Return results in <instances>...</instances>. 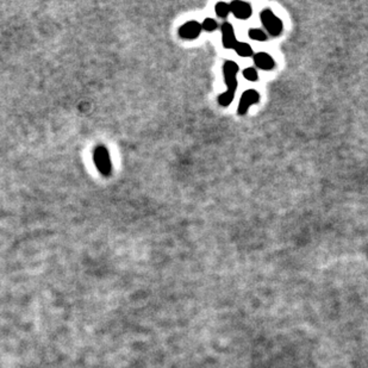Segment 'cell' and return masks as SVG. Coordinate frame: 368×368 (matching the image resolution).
Here are the masks:
<instances>
[{
	"label": "cell",
	"mask_w": 368,
	"mask_h": 368,
	"mask_svg": "<svg viewBox=\"0 0 368 368\" xmlns=\"http://www.w3.org/2000/svg\"><path fill=\"white\" fill-rule=\"evenodd\" d=\"M93 160H94L95 166H97L98 170L100 174L104 177H108L112 172V165H111L110 155H108V150L104 146H98L93 153Z\"/></svg>",
	"instance_id": "obj_2"
},
{
	"label": "cell",
	"mask_w": 368,
	"mask_h": 368,
	"mask_svg": "<svg viewBox=\"0 0 368 368\" xmlns=\"http://www.w3.org/2000/svg\"><path fill=\"white\" fill-rule=\"evenodd\" d=\"M260 100V93L255 90H248L243 92L241 95L240 103H238L237 112L240 116H245L248 112L249 107L254 104H258Z\"/></svg>",
	"instance_id": "obj_4"
},
{
	"label": "cell",
	"mask_w": 368,
	"mask_h": 368,
	"mask_svg": "<svg viewBox=\"0 0 368 368\" xmlns=\"http://www.w3.org/2000/svg\"><path fill=\"white\" fill-rule=\"evenodd\" d=\"M234 98H235V93L234 92H230V91H225V92L221 93V95H219V97H218L219 105L224 106V107H227V106H229L230 104L232 103Z\"/></svg>",
	"instance_id": "obj_12"
},
{
	"label": "cell",
	"mask_w": 368,
	"mask_h": 368,
	"mask_svg": "<svg viewBox=\"0 0 368 368\" xmlns=\"http://www.w3.org/2000/svg\"><path fill=\"white\" fill-rule=\"evenodd\" d=\"M242 74H243V77H245V80H248V81H258V79H259L258 71H256V68H254V67L245 68V71L242 72Z\"/></svg>",
	"instance_id": "obj_14"
},
{
	"label": "cell",
	"mask_w": 368,
	"mask_h": 368,
	"mask_svg": "<svg viewBox=\"0 0 368 368\" xmlns=\"http://www.w3.org/2000/svg\"><path fill=\"white\" fill-rule=\"evenodd\" d=\"M215 12L218 17L227 18L230 15V5L227 2H217L215 6Z\"/></svg>",
	"instance_id": "obj_11"
},
{
	"label": "cell",
	"mask_w": 368,
	"mask_h": 368,
	"mask_svg": "<svg viewBox=\"0 0 368 368\" xmlns=\"http://www.w3.org/2000/svg\"><path fill=\"white\" fill-rule=\"evenodd\" d=\"M201 23L197 20H190L179 28V36L184 40H194L201 33Z\"/></svg>",
	"instance_id": "obj_5"
},
{
	"label": "cell",
	"mask_w": 368,
	"mask_h": 368,
	"mask_svg": "<svg viewBox=\"0 0 368 368\" xmlns=\"http://www.w3.org/2000/svg\"><path fill=\"white\" fill-rule=\"evenodd\" d=\"M260 19L267 32L273 37H278L284 30L282 22L272 12L271 9H263L260 14Z\"/></svg>",
	"instance_id": "obj_1"
},
{
	"label": "cell",
	"mask_w": 368,
	"mask_h": 368,
	"mask_svg": "<svg viewBox=\"0 0 368 368\" xmlns=\"http://www.w3.org/2000/svg\"><path fill=\"white\" fill-rule=\"evenodd\" d=\"M253 60L255 66L259 69H262V71H272V69L276 68V61L272 58L269 54L267 53H256L255 55H253Z\"/></svg>",
	"instance_id": "obj_8"
},
{
	"label": "cell",
	"mask_w": 368,
	"mask_h": 368,
	"mask_svg": "<svg viewBox=\"0 0 368 368\" xmlns=\"http://www.w3.org/2000/svg\"><path fill=\"white\" fill-rule=\"evenodd\" d=\"M217 28H218V23L214 18H205L204 22L201 23V29L207 32H214Z\"/></svg>",
	"instance_id": "obj_13"
},
{
	"label": "cell",
	"mask_w": 368,
	"mask_h": 368,
	"mask_svg": "<svg viewBox=\"0 0 368 368\" xmlns=\"http://www.w3.org/2000/svg\"><path fill=\"white\" fill-rule=\"evenodd\" d=\"M238 69L240 67L234 61H227L223 66V77H224V82L227 85V91L235 93L237 90Z\"/></svg>",
	"instance_id": "obj_3"
},
{
	"label": "cell",
	"mask_w": 368,
	"mask_h": 368,
	"mask_svg": "<svg viewBox=\"0 0 368 368\" xmlns=\"http://www.w3.org/2000/svg\"><path fill=\"white\" fill-rule=\"evenodd\" d=\"M234 50L240 56H243V58H248V56L253 55V49H251V46L248 45V43L245 42H237Z\"/></svg>",
	"instance_id": "obj_9"
},
{
	"label": "cell",
	"mask_w": 368,
	"mask_h": 368,
	"mask_svg": "<svg viewBox=\"0 0 368 368\" xmlns=\"http://www.w3.org/2000/svg\"><path fill=\"white\" fill-rule=\"evenodd\" d=\"M230 14H232L235 15L236 18L238 19L245 20L251 15V12H253V9H251L249 2H245V1H238V0H235V1L230 2Z\"/></svg>",
	"instance_id": "obj_6"
},
{
	"label": "cell",
	"mask_w": 368,
	"mask_h": 368,
	"mask_svg": "<svg viewBox=\"0 0 368 368\" xmlns=\"http://www.w3.org/2000/svg\"><path fill=\"white\" fill-rule=\"evenodd\" d=\"M222 31V43L225 49H234L235 46L237 45V40H236L235 31L232 25L230 23L224 22L221 27Z\"/></svg>",
	"instance_id": "obj_7"
},
{
	"label": "cell",
	"mask_w": 368,
	"mask_h": 368,
	"mask_svg": "<svg viewBox=\"0 0 368 368\" xmlns=\"http://www.w3.org/2000/svg\"><path fill=\"white\" fill-rule=\"evenodd\" d=\"M248 36L253 41H258V42H266L268 38H267V33L261 29H255V28H251L248 31Z\"/></svg>",
	"instance_id": "obj_10"
}]
</instances>
